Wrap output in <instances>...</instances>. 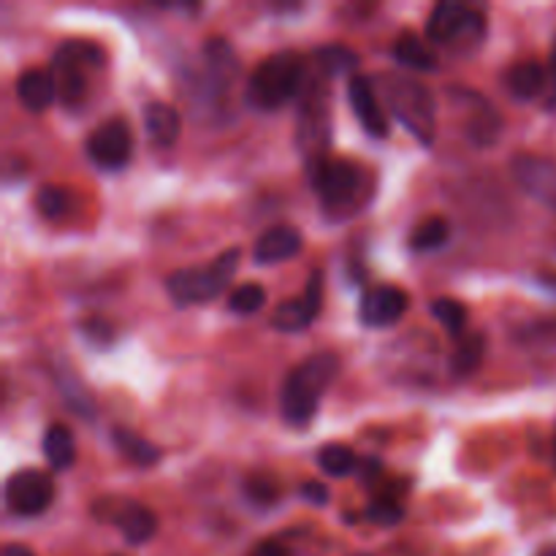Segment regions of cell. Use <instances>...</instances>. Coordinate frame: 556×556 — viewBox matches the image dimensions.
Returning a JSON list of instances; mask_svg holds the SVG:
<instances>
[{
	"mask_svg": "<svg viewBox=\"0 0 556 556\" xmlns=\"http://www.w3.org/2000/svg\"><path fill=\"white\" fill-rule=\"evenodd\" d=\"M337 375H340V358L334 353H315L307 362L299 364L282 383V418L291 427H307L318 413L320 396L334 383Z\"/></svg>",
	"mask_w": 556,
	"mask_h": 556,
	"instance_id": "1",
	"label": "cell"
},
{
	"mask_svg": "<svg viewBox=\"0 0 556 556\" xmlns=\"http://www.w3.org/2000/svg\"><path fill=\"white\" fill-rule=\"evenodd\" d=\"M304 79V60L296 52H275L261 60L258 68L253 71L248 81V101L250 106L261 112H275L282 103L291 101L299 92Z\"/></svg>",
	"mask_w": 556,
	"mask_h": 556,
	"instance_id": "2",
	"label": "cell"
},
{
	"mask_svg": "<svg viewBox=\"0 0 556 556\" xmlns=\"http://www.w3.org/2000/svg\"><path fill=\"white\" fill-rule=\"evenodd\" d=\"M380 92H383L386 103L391 106L394 117L405 123L424 144L434 139V101L432 92L407 76L400 74H383L378 76Z\"/></svg>",
	"mask_w": 556,
	"mask_h": 556,
	"instance_id": "3",
	"label": "cell"
},
{
	"mask_svg": "<svg viewBox=\"0 0 556 556\" xmlns=\"http://www.w3.org/2000/svg\"><path fill=\"white\" fill-rule=\"evenodd\" d=\"M239 248H228L226 253L217 255L210 266H195V269H179L174 275H168L166 291L168 296L177 304H201L215 299L217 293H223V288L231 282L233 271H237Z\"/></svg>",
	"mask_w": 556,
	"mask_h": 556,
	"instance_id": "4",
	"label": "cell"
},
{
	"mask_svg": "<svg viewBox=\"0 0 556 556\" xmlns=\"http://www.w3.org/2000/svg\"><path fill=\"white\" fill-rule=\"evenodd\" d=\"M486 33V16L481 9L459 3V0H443L432 9L427 20V36L434 43H448V47H476Z\"/></svg>",
	"mask_w": 556,
	"mask_h": 556,
	"instance_id": "5",
	"label": "cell"
},
{
	"mask_svg": "<svg viewBox=\"0 0 556 556\" xmlns=\"http://www.w3.org/2000/svg\"><path fill=\"white\" fill-rule=\"evenodd\" d=\"M309 182L329 210H345L362 188V168L345 157L324 155L307 163Z\"/></svg>",
	"mask_w": 556,
	"mask_h": 556,
	"instance_id": "6",
	"label": "cell"
},
{
	"mask_svg": "<svg viewBox=\"0 0 556 556\" xmlns=\"http://www.w3.org/2000/svg\"><path fill=\"white\" fill-rule=\"evenodd\" d=\"M81 65H103V52L101 47L87 41H68L60 47V52L54 54L52 63V79L58 87V98L63 103H76L85 98L87 81Z\"/></svg>",
	"mask_w": 556,
	"mask_h": 556,
	"instance_id": "7",
	"label": "cell"
},
{
	"mask_svg": "<svg viewBox=\"0 0 556 556\" xmlns=\"http://www.w3.org/2000/svg\"><path fill=\"white\" fill-rule=\"evenodd\" d=\"M54 500V481L49 472L43 470H16L14 476L5 481V505H9L11 514L25 516H41L43 510L52 505Z\"/></svg>",
	"mask_w": 556,
	"mask_h": 556,
	"instance_id": "8",
	"label": "cell"
},
{
	"mask_svg": "<svg viewBox=\"0 0 556 556\" xmlns=\"http://www.w3.org/2000/svg\"><path fill=\"white\" fill-rule=\"evenodd\" d=\"M130 147H134V141H130L128 125H125V119L114 117L92 130V136L87 139V155L92 157L96 166L114 172L130 161Z\"/></svg>",
	"mask_w": 556,
	"mask_h": 556,
	"instance_id": "9",
	"label": "cell"
},
{
	"mask_svg": "<svg viewBox=\"0 0 556 556\" xmlns=\"http://www.w3.org/2000/svg\"><path fill=\"white\" fill-rule=\"evenodd\" d=\"M514 179L532 195L535 201L546 204L548 210L556 212V161L552 157L530 155L521 152L510 161Z\"/></svg>",
	"mask_w": 556,
	"mask_h": 556,
	"instance_id": "10",
	"label": "cell"
},
{
	"mask_svg": "<svg viewBox=\"0 0 556 556\" xmlns=\"http://www.w3.org/2000/svg\"><path fill=\"white\" fill-rule=\"evenodd\" d=\"M410 307V296L396 286H375L369 288L358 304V320L369 329H383L396 324Z\"/></svg>",
	"mask_w": 556,
	"mask_h": 556,
	"instance_id": "11",
	"label": "cell"
},
{
	"mask_svg": "<svg viewBox=\"0 0 556 556\" xmlns=\"http://www.w3.org/2000/svg\"><path fill=\"white\" fill-rule=\"evenodd\" d=\"M320 302H324V282H320V271H313L304 296L280 304V307L275 309V315H271V326L280 331L307 329V326L318 318Z\"/></svg>",
	"mask_w": 556,
	"mask_h": 556,
	"instance_id": "12",
	"label": "cell"
},
{
	"mask_svg": "<svg viewBox=\"0 0 556 556\" xmlns=\"http://www.w3.org/2000/svg\"><path fill=\"white\" fill-rule=\"evenodd\" d=\"M348 98H351V106L356 112L358 123L364 125V130L369 136H375V139H383L389 134V119H386L383 106H380L375 81L358 74L351 76V81H348Z\"/></svg>",
	"mask_w": 556,
	"mask_h": 556,
	"instance_id": "13",
	"label": "cell"
},
{
	"mask_svg": "<svg viewBox=\"0 0 556 556\" xmlns=\"http://www.w3.org/2000/svg\"><path fill=\"white\" fill-rule=\"evenodd\" d=\"M302 244V231L282 223V226H271L261 233L258 242H255L253 255L258 264H277V261H288L293 258V255H299Z\"/></svg>",
	"mask_w": 556,
	"mask_h": 556,
	"instance_id": "14",
	"label": "cell"
},
{
	"mask_svg": "<svg viewBox=\"0 0 556 556\" xmlns=\"http://www.w3.org/2000/svg\"><path fill=\"white\" fill-rule=\"evenodd\" d=\"M144 130L152 144L172 147L182 130V117L177 109L166 101H152L144 106Z\"/></svg>",
	"mask_w": 556,
	"mask_h": 556,
	"instance_id": "15",
	"label": "cell"
},
{
	"mask_svg": "<svg viewBox=\"0 0 556 556\" xmlns=\"http://www.w3.org/2000/svg\"><path fill=\"white\" fill-rule=\"evenodd\" d=\"M16 98L22 101V106L30 109V112H43L49 109V103L58 98V87H54L52 71L43 68H30L16 79Z\"/></svg>",
	"mask_w": 556,
	"mask_h": 556,
	"instance_id": "16",
	"label": "cell"
},
{
	"mask_svg": "<svg viewBox=\"0 0 556 556\" xmlns=\"http://www.w3.org/2000/svg\"><path fill=\"white\" fill-rule=\"evenodd\" d=\"M114 525L119 527V532H123V538L130 546H141V543H147L157 532L155 514L139 503L123 505L117 516H114Z\"/></svg>",
	"mask_w": 556,
	"mask_h": 556,
	"instance_id": "17",
	"label": "cell"
},
{
	"mask_svg": "<svg viewBox=\"0 0 556 556\" xmlns=\"http://www.w3.org/2000/svg\"><path fill=\"white\" fill-rule=\"evenodd\" d=\"M204 54L212 92L223 90V87L233 79V74H237V54H233V49L228 47V41H223V38H210L204 47Z\"/></svg>",
	"mask_w": 556,
	"mask_h": 556,
	"instance_id": "18",
	"label": "cell"
},
{
	"mask_svg": "<svg viewBox=\"0 0 556 556\" xmlns=\"http://www.w3.org/2000/svg\"><path fill=\"white\" fill-rule=\"evenodd\" d=\"M548 74L541 63L535 60H525V63H516L514 68L508 71V90L514 92L521 101H532L541 92H546Z\"/></svg>",
	"mask_w": 556,
	"mask_h": 556,
	"instance_id": "19",
	"label": "cell"
},
{
	"mask_svg": "<svg viewBox=\"0 0 556 556\" xmlns=\"http://www.w3.org/2000/svg\"><path fill=\"white\" fill-rule=\"evenodd\" d=\"M41 448L52 470H68V467L74 465L76 459L74 434H71V429L63 427V424H52V427L43 432Z\"/></svg>",
	"mask_w": 556,
	"mask_h": 556,
	"instance_id": "20",
	"label": "cell"
},
{
	"mask_svg": "<svg viewBox=\"0 0 556 556\" xmlns=\"http://www.w3.org/2000/svg\"><path fill=\"white\" fill-rule=\"evenodd\" d=\"M112 440H114V445H117L119 454H123L128 462H134L136 467H152V465H157V459H161V451H157V445H152L150 440H144L141 434L130 432V429L114 427Z\"/></svg>",
	"mask_w": 556,
	"mask_h": 556,
	"instance_id": "21",
	"label": "cell"
},
{
	"mask_svg": "<svg viewBox=\"0 0 556 556\" xmlns=\"http://www.w3.org/2000/svg\"><path fill=\"white\" fill-rule=\"evenodd\" d=\"M483 351H486V337L483 334H462L456 342V351L451 356V369L456 378H470L483 362Z\"/></svg>",
	"mask_w": 556,
	"mask_h": 556,
	"instance_id": "22",
	"label": "cell"
},
{
	"mask_svg": "<svg viewBox=\"0 0 556 556\" xmlns=\"http://www.w3.org/2000/svg\"><path fill=\"white\" fill-rule=\"evenodd\" d=\"M394 58L400 60L405 68H413V71H432L434 65H438L432 49H429L416 33H402V36L396 38Z\"/></svg>",
	"mask_w": 556,
	"mask_h": 556,
	"instance_id": "23",
	"label": "cell"
},
{
	"mask_svg": "<svg viewBox=\"0 0 556 556\" xmlns=\"http://www.w3.org/2000/svg\"><path fill=\"white\" fill-rule=\"evenodd\" d=\"M58 386L63 400L68 402L71 410L81 418H96V402H92L90 391L85 389L79 378L71 369H58Z\"/></svg>",
	"mask_w": 556,
	"mask_h": 556,
	"instance_id": "24",
	"label": "cell"
},
{
	"mask_svg": "<svg viewBox=\"0 0 556 556\" xmlns=\"http://www.w3.org/2000/svg\"><path fill=\"white\" fill-rule=\"evenodd\" d=\"M451 226L445 217H427V220L418 223L410 233V248L418 253H429V250H438L448 242Z\"/></svg>",
	"mask_w": 556,
	"mask_h": 556,
	"instance_id": "25",
	"label": "cell"
},
{
	"mask_svg": "<svg viewBox=\"0 0 556 556\" xmlns=\"http://www.w3.org/2000/svg\"><path fill=\"white\" fill-rule=\"evenodd\" d=\"M318 467L326 476L345 478L348 472L356 470V454H353V448H348V445L329 443L318 451Z\"/></svg>",
	"mask_w": 556,
	"mask_h": 556,
	"instance_id": "26",
	"label": "cell"
},
{
	"mask_svg": "<svg viewBox=\"0 0 556 556\" xmlns=\"http://www.w3.org/2000/svg\"><path fill=\"white\" fill-rule=\"evenodd\" d=\"M432 315L445 326V331L454 337L465 334V326H467V307L456 299H434L432 302Z\"/></svg>",
	"mask_w": 556,
	"mask_h": 556,
	"instance_id": "27",
	"label": "cell"
},
{
	"mask_svg": "<svg viewBox=\"0 0 556 556\" xmlns=\"http://www.w3.org/2000/svg\"><path fill=\"white\" fill-rule=\"evenodd\" d=\"M315 63H318V68L324 74H348L351 68H356L358 58L351 49L331 43V47H324L315 52Z\"/></svg>",
	"mask_w": 556,
	"mask_h": 556,
	"instance_id": "28",
	"label": "cell"
},
{
	"mask_svg": "<svg viewBox=\"0 0 556 556\" xmlns=\"http://www.w3.org/2000/svg\"><path fill=\"white\" fill-rule=\"evenodd\" d=\"M264 302H266L264 288L255 286V282H244V286H239L237 291L231 293V299H228V309L239 315H253L264 307Z\"/></svg>",
	"mask_w": 556,
	"mask_h": 556,
	"instance_id": "29",
	"label": "cell"
},
{
	"mask_svg": "<svg viewBox=\"0 0 556 556\" xmlns=\"http://www.w3.org/2000/svg\"><path fill=\"white\" fill-rule=\"evenodd\" d=\"M36 210L49 220H54V217L65 215V210H68V193L58 185H43L36 193Z\"/></svg>",
	"mask_w": 556,
	"mask_h": 556,
	"instance_id": "30",
	"label": "cell"
},
{
	"mask_svg": "<svg viewBox=\"0 0 556 556\" xmlns=\"http://www.w3.org/2000/svg\"><path fill=\"white\" fill-rule=\"evenodd\" d=\"M402 516H405V508H402L400 500H394V497H378L367 508V519L375 521V525H380V527L400 525Z\"/></svg>",
	"mask_w": 556,
	"mask_h": 556,
	"instance_id": "31",
	"label": "cell"
},
{
	"mask_svg": "<svg viewBox=\"0 0 556 556\" xmlns=\"http://www.w3.org/2000/svg\"><path fill=\"white\" fill-rule=\"evenodd\" d=\"M244 492H248L250 503L261 505V508H269V505H275L277 497H280V492H277L271 478H253V481H248Z\"/></svg>",
	"mask_w": 556,
	"mask_h": 556,
	"instance_id": "32",
	"label": "cell"
},
{
	"mask_svg": "<svg viewBox=\"0 0 556 556\" xmlns=\"http://www.w3.org/2000/svg\"><path fill=\"white\" fill-rule=\"evenodd\" d=\"M299 494H302V497L307 500V503H313V505L329 503V489H326L324 483H318V481H307L302 489H299Z\"/></svg>",
	"mask_w": 556,
	"mask_h": 556,
	"instance_id": "33",
	"label": "cell"
},
{
	"mask_svg": "<svg viewBox=\"0 0 556 556\" xmlns=\"http://www.w3.org/2000/svg\"><path fill=\"white\" fill-rule=\"evenodd\" d=\"M548 85H546V106L548 109H556V47L552 52V60H548Z\"/></svg>",
	"mask_w": 556,
	"mask_h": 556,
	"instance_id": "34",
	"label": "cell"
},
{
	"mask_svg": "<svg viewBox=\"0 0 556 556\" xmlns=\"http://www.w3.org/2000/svg\"><path fill=\"white\" fill-rule=\"evenodd\" d=\"M248 556H293V554L288 552L286 546H280V543L266 541V543H258V546H255Z\"/></svg>",
	"mask_w": 556,
	"mask_h": 556,
	"instance_id": "35",
	"label": "cell"
},
{
	"mask_svg": "<svg viewBox=\"0 0 556 556\" xmlns=\"http://www.w3.org/2000/svg\"><path fill=\"white\" fill-rule=\"evenodd\" d=\"M3 556H36V554H33L27 546H22V543H9V546L3 548Z\"/></svg>",
	"mask_w": 556,
	"mask_h": 556,
	"instance_id": "36",
	"label": "cell"
},
{
	"mask_svg": "<svg viewBox=\"0 0 556 556\" xmlns=\"http://www.w3.org/2000/svg\"><path fill=\"white\" fill-rule=\"evenodd\" d=\"M541 556H556V552H546V554H541Z\"/></svg>",
	"mask_w": 556,
	"mask_h": 556,
	"instance_id": "37",
	"label": "cell"
},
{
	"mask_svg": "<svg viewBox=\"0 0 556 556\" xmlns=\"http://www.w3.org/2000/svg\"><path fill=\"white\" fill-rule=\"evenodd\" d=\"M554 462H556V438H554Z\"/></svg>",
	"mask_w": 556,
	"mask_h": 556,
	"instance_id": "38",
	"label": "cell"
}]
</instances>
